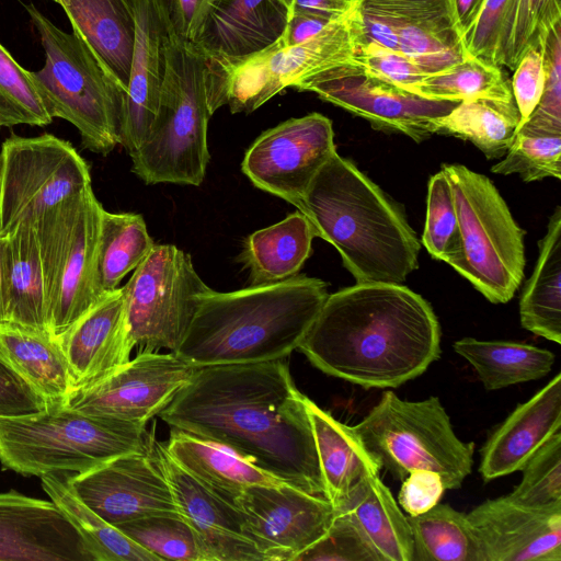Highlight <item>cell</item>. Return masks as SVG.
<instances>
[{
    "mask_svg": "<svg viewBox=\"0 0 561 561\" xmlns=\"http://www.w3.org/2000/svg\"><path fill=\"white\" fill-rule=\"evenodd\" d=\"M306 398L285 359L204 366L158 416L327 499Z\"/></svg>",
    "mask_w": 561,
    "mask_h": 561,
    "instance_id": "obj_1",
    "label": "cell"
},
{
    "mask_svg": "<svg viewBox=\"0 0 561 561\" xmlns=\"http://www.w3.org/2000/svg\"><path fill=\"white\" fill-rule=\"evenodd\" d=\"M297 350L327 375L397 388L439 358L440 325L403 284H356L328 295Z\"/></svg>",
    "mask_w": 561,
    "mask_h": 561,
    "instance_id": "obj_2",
    "label": "cell"
},
{
    "mask_svg": "<svg viewBox=\"0 0 561 561\" xmlns=\"http://www.w3.org/2000/svg\"><path fill=\"white\" fill-rule=\"evenodd\" d=\"M296 207L356 284H403L419 266L421 241L402 205L336 150Z\"/></svg>",
    "mask_w": 561,
    "mask_h": 561,
    "instance_id": "obj_3",
    "label": "cell"
},
{
    "mask_svg": "<svg viewBox=\"0 0 561 561\" xmlns=\"http://www.w3.org/2000/svg\"><path fill=\"white\" fill-rule=\"evenodd\" d=\"M328 295L325 282L298 274L234 291L210 289L174 353L196 368L285 359Z\"/></svg>",
    "mask_w": 561,
    "mask_h": 561,
    "instance_id": "obj_4",
    "label": "cell"
},
{
    "mask_svg": "<svg viewBox=\"0 0 561 561\" xmlns=\"http://www.w3.org/2000/svg\"><path fill=\"white\" fill-rule=\"evenodd\" d=\"M206 56L171 28L165 42V73L157 117L141 147L130 157L131 171L146 184L198 186L210 156Z\"/></svg>",
    "mask_w": 561,
    "mask_h": 561,
    "instance_id": "obj_5",
    "label": "cell"
},
{
    "mask_svg": "<svg viewBox=\"0 0 561 561\" xmlns=\"http://www.w3.org/2000/svg\"><path fill=\"white\" fill-rule=\"evenodd\" d=\"M146 425L64 407L0 416V462L22 476L80 473L118 456L147 453Z\"/></svg>",
    "mask_w": 561,
    "mask_h": 561,
    "instance_id": "obj_6",
    "label": "cell"
},
{
    "mask_svg": "<svg viewBox=\"0 0 561 561\" xmlns=\"http://www.w3.org/2000/svg\"><path fill=\"white\" fill-rule=\"evenodd\" d=\"M26 11L46 56L31 77L48 114L71 123L84 148L108 154L119 145L124 89L80 35L58 28L33 4Z\"/></svg>",
    "mask_w": 561,
    "mask_h": 561,
    "instance_id": "obj_7",
    "label": "cell"
},
{
    "mask_svg": "<svg viewBox=\"0 0 561 561\" xmlns=\"http://www.w3.org/2000/svg\"><path fill=\"white\" fill-rule=\"evenodd\" d=\"M363 42L357 7L300 44L285 46L278 38L265 49L242 59L206 57L209 111L214 114L228 105L232 114L252 113L305 78L354 64Z\"/></svg>",
    "mask_w": 561,
    "mask_h": 561,
    "instance_id": "obj_8",
    "label": "cell"
},
{
    "mask_svg": "<svg viewBox=\"0 0 561 561\" xmlns=\"http://www.w3.org/2000/svg\"><path fill=\"white\" fill-rule=\"evenodd\" d=\"M455 199L459 240L444 262L489 301L506 304L524 277L525 230L493 182L462 164H443Z\"/></svg>",
    "mask_w": 561,
    "mask_h": 561,
    "instance_id": "obj_9",
    "label": "cell"
},
{
    "mask_svg": "<svg viewBox=\"0 0 561 561\" xmlns=\"http://www.w3.org/2000/svg\"><path fill=\"white\" fill-rule=\"evenodd\" d=\"M353 428L380 467L401 481L430 470L446 490H456L471 472L474 443L458 438L438 397L407 401L386 391Z\"/></svg>",
    "mask_w": 561,
    "mask_h": 561,
    "instance_id": "obj_10",
    "label": "cell"
},
{
    "mask_svg": "<svg viewBox=\"0 0 561 561\" xmlns=\"http://www.w3.org/2000/svg\"><path fill=\"white\" fill-rule=\"evenodd\" d=\"M104 208L92 187L35 222L44 272L48 328L59 336L104 295L96 284V248Z\"/></svg>",
    "mask_w": 561,
    "mask_h": 561,
    "instance_id": "obj_11",
    "label": "cell"
},
{
    "mask_svg": "<svg viewBox=\"0 0 561 561\" xmlns=\"http://www.w3.org/2000/svg\"><path fill=\"white\" fill-rule=\"evenodd\" d=\"M123 288L129 340L140 352H174L211 289L191 255L173 244H154Z\"/></svg>",
    "mask_w": 561,
    "mask_h": 561,
    "instance_id": "obj_12",
    "label": "cell"
},
{
    "mask_svg": "<svg viewBox=\"0 0 561 561\" xmlns=\"http://www.w3.org/2000/svg\"><path fill=\"white\" fill-rule=\"evenodd\" d=\"M90 187L89 165L70 142L50 134L7 139L0 151V236Z\"/></svg>",
    "mask_w": 561,
    "mask_h": 561,
    "instance_id": "obj_13",
    "label": "cell"
},
{
    "mask_svg": "<svg viewBox=\"0 0 561 561\" xmlns=\"http://www.w3.org/2000/svg\"><path fill=\"white\" fill-rule=\"evenodd\" d=\"M316 93L366 121L376 129L421 142L435 134V122L459 102L433 100L365 73L355 64L332 68L293 85Z\"/></svg>",
    "mask_w": 561,
    "mask_h": 561,
    "instance_id": "obj_14",
    "label": "cell"
},
{
    "mask_svg": "<svg viewBox=\"0 0 561 561\" xmlns=\"http://www.w3.org/2000/svg\"><path fill=\"white\" fill-rule=\"evenodd\" d=\"M365 41L396 49L435 73L468 57L451 0H362Z\"/></svg>",
    "mask_w": 561,
    "mask_h": 561,
    "instance_id": "obj_15",
    "label": "cell"
},
{
    "mask_svg": "<svg viewBox=\"0 0 561 561\" xmlns=\"http://www.w3.org/2000/svg\"><path fill=\"white\" fill-rule=\"evenodd\" d=\"M335 150L331 119L310 113L262 133L241 169L254 186L297 206Z\"/></svg>",
    "mask_w": 561,
    "mask_h": 561,
    "instance_id": "obj_16",
    "label": "cell"
},
{
    "mask_svg": "<svg viewBox=\"0 0 561 561\" xmlns=\"http://www.w3.org/2000/svg\"><path fill=\"white\" fill-rule=\"evenodd\" d=\"M195 369L174 352L142 351L101 380L73 390L66 407L147 425L169 405Z\"/></svg>",
    "mask_w": 561,
    "mask_h": 561,
    "instance_id": "obj_17",
    "label": "cell"
},
{
    "mask_svg": "<svg viewBox=\"0 0 561 561\" xmlns=\"http://www.w3.org/2000/svg\"><path fill=\"white\" fill-rule=\"evenodd\" d=\"M243 535L264 561H296L330 528L336 507L327 499L289 484L253 485L236 502Z\"/></svg>",
    "mask_w": 561,
    "mask_h": 561,
    "instance_id": "obj_18",
    "label": "cell"
},
{
    "mask_svg": "<svg viewBox=\"0 0 561 561\" xmlns=\"http://www.w3.org/2000/svg\"><path fill=\"white\" fill-rule=\"evenodd\" d=\"M69 481L77 495L114 526L148 515L179 513L150 450L118 456L88 471L70 473Z\"/></svg>",
    "mask_w": 561,
    "mask_h": 561,
    "instance_id": "obj_19",
    "label": "cell"
},
{
    "mask_svg": "<svg viewBox=\"0 0 561 561\" xmlns=\"http://www.w3.org/2000/svg\"><path fill=\"white\" fill-rule=\"evenodd\" d=\"M135 42L125 90L119 145L131 157L148 138L158 114L165 73L170 21L162 0H131Z\"/></svg>",
    "mask_w": 561,
    "mask_h": 561,
    "instance_id": "obj_20",
    "label": "cell"
},
{
    "mask_svg": "<svg viewBox=\"0 0 561 561\" xmlns=\"http://www.w3.org/2000/svg\"><path fill=\"white\" fill-rule=\"evenodd\" d=\"M1 561H94L82 536L53 501L0 492Z\"/></svg>",
    "mask_w": 561,
    "mask_h": 561,
    "instance_id": "obj_21",
    "label": "cell"
},
{
    "mask_svg": "<svg viewBox=\"0 0 561 561\" xmlns=\"http://www.w3.org/2000/svg\"><path fill=\"white\" fill-rule=\"evenodd\" d=\"M467 517L485 561H561V507L531 508L502 496Z\"/></svg>",
    "mask_w": 561,
    "mask_h": 561,
    "instance_id": "obj_22",
    "label": "cell"
},
{
    "mask_svg": "<svg viewBox=\"0 0 561 561\" xmlns=\"http://www.w3.org/2000/svg\"><path fill=\"white\" fill-rule=\"evenodd\" d=\"M149 450L168 481L179 513L202 538L213 561H264L243 535L244 520L237 506L183 470L152 435Z\"/></svg>",
    "mask_w": 561,
    "mask_h": 561,
    "instance_id": "obj_23",
    "label": "cell"
},
{
    "mask_svg": "<svg viewBox=\"0 0 561 561\" xmlns=\"http://www.w3.org/2000/svg\"><path fill=\"white\" fill-rule=\"evenodd\" d=\"M57 339L73 390L101 380L129 362L134 346L128 335L124 288L105 294Z\"/></svg>",
    "mask_w": 561,
    "mask_h": 561,
    "instance_id": "obj_24",
    "label": "cell"
},
{
    "mask_svg": "<svg viewBox=\"0 0 561 561\" xmlns=\"http://www.w3.org/2000/svg\"><path fill=\"white\" fill-rule=\"evenodd\" d=\"M561 431V374L519 404L481 448L484 481L520 471L528 459Z\"/></svg>",
    "mask_w": 561,
    "mask_h": 561,
    "instance_id": "obj_25",
    "label": "cell"
},
{
    "mask_svg": "<svg viewBox=\"0 0 561 561\" xmlns=\"http://www.w3.org/2000/svg\"><path fill=\"white\" fill-rule=\"evenodd\" d=\"M293 0H222L197 45L207 58L238 60L276 42L284 33Z\"/></svg>",
    "mask_w": 561,
    "mask_h": 561,
    "instance_id": "obj_26",
    "label": "cell"
},
{
    "mask_svg": "<svg viewBox=\"0 0 561 561\" xmlns=\"http://www.w3.org/2000/svg\"><path fill=\"white\" fill-rule=\"evenodd\" d=\"M163 445L183 470L234 506L249 486L287 484L232 449L179 430Z\"/></svg>",
    "mask_w": 561,
    "mask_h": 561,
    "instance_id": "obj_27",
    "label": "cell"
},
{
    "mask_svg": "<svg viewBox=\"0 0 561 561\" xmlns=\"http://www.w3.org/2000/svg\"><path fill=\"white\" fill-rule=\"evenodd\" d=\"M306 408L316 440L327 500L345 504L369 477L379 474V462L368 453L353 426L341 423L308 397Z\"/></svg>",
    "mask_w": 561,
    "mask_h": 561,
    "instance_id": "obj_28",
    "label": "cell"
},
{
    "mask_svg": "<svg viewBox=\"0 0 561 561\" xmlns=\"http://www.w3.org/2000/svg\"><path fill=\"white\" fill-rule=\"evenodd\" d=\"M7 324L50 332L35 225L22 221L3 237Z\"/></svg>",
    "mask_w": 561,
    "mask_h": 561,
    "instance_id": "obj_29",
    "label": "cell"
},
{
    "mask_svg": "<svg viewBox=\"0 0 561 561\" xmlns=\"http://www.w3.org/2000/svg\"><path fill=\"white\" fill-rule=\"evenodd\" d=\"M53 1L62 7L72 31L91 46L125 91L136 28L131 0Z\"/></svg>",
    "mask_w": 561,
    "mask_h": 561,
    "instance_id": "obj_30",
    "label": "cell"
},
{
    "mask_svg": "<svg viewBox=\"0 0 561 561\" xmlns=\"http://www.w3.org/2000/svg\"><path fill=\"white\" fill-rule=\"evenodd\" d=\"M0 357L44 400L46 408L67 404L73 391L72 379L58 339L50 332L2 325Z\"/></svg>",
    "mask_w": 561,
    "mask_h": 561,
    "instance_id": "obj_31",
    "label": "cell"
},
{
    "mask_svg": "<svg viewBox=\"0 0 561 561\" xmlns=\"http://www.w3.org/2000/svg\"><path fill=\"white\" fill-rule=\"evenodd\" d=\"M313 230L301 211L250 234L241 260L250 272L251 285H267L299 273L312 252Z\"/></svg>",
    "mask_w": 561,
    "mask_h": 561,
    "instance_id": "obj_32",
    "label": "cell"
},
{
    "mask_svg": "<svg viewBox=\"0 0 561 561\" xmlns=\"http://www.w3.org/2000/svg\"><path fill=\"white\" fill-rule=\"evenodd\" d=\"M336 508L351 517L380 561H412L413 540L408 518L379 474L367 478Z\"/></svg>",
    "mask_w": 561,
    "mask_h": 561,
    "instance_id": "obj_33",
    "label": "cell"
},
{
    "mask_svg": "<svg viewBox=\"0 0 561 561\" xmlns=\"http://www.w3.org/2000/svg\"><path fill=\"white\" fill-rule=\"evenodd\" d=\"M523 328L561 343V206L550 217L539 255L519 300Z\"/></svg>",
    "mask_w": 561,
    "mask_h": 561,
    "instance_id": "obj_34",
    "label": "cell"
},
{
    "mask_svg": "<svg viewBox=\"0 0 561 561\" xmlns=\"http://www.w3.org/2000/svg\"><path fill=\"white\" fill-rule=\"evenodd\" d=\"M454 350L470 363L486 390L540 379L550 373L556 358L550 351L530 344L473 337L456 341Z\"/></svg>",
    "mask_w": 561,
    "mask_h": 561,
    "instance_id": "obj_35",
    "label": "cell"
},
{
    "mask_svg": "<svg viewBox=\"0 0 561 561\" xmlns=\"http://www.w3.org/2000/svg\"><path fill=\"white\" fill-rule=\"evenodd\" d=\"M70 472L41 476L42 488L84 539L94 561H157L147 551L92 511L75 492Z\"/></svg>",
    "mask_w": 561,
    "mask_h": 561,
    "instance_id": "obj_36",
    "label": "cell"
},
{
    "mask_svg": "<svg viewBox=\"0 0 561 561\" xmlns=\"http://www.w3.org/2000/svg\"><path fill=\"white\" fill-rule=\"evenodd\" d=\"M522 118L512 100L472 99L459 102L435 122V134L471 141L488 159L506 154Z\"/></svg>",
    "mask_w": 561,
    "mask_h": 561,
    "instance_id": "obj_37",
    "label": "cell"
},
{
    "mask_svg": "<svg viewBox=\"0 0 561 561\" xmlns=\"http://www.w3.org/2000/svg\"><path fill=\"white\" fill-rule=\"evenodd\" d=\"M153 240L140 214L102 210L96 248V284L105 295L147 257Z\"/></svg>",
    "mask_w": 561,
    "mask_h": 561,
    "instance_id": "obj_38",
    "label": "cell"
},
{
    "mask_svg": "<svg viewBox=\"0 0 561 561\" xmlns=\"http://www.w3.org/2000/svg\"><path fill=\"white\" fill-rule=\"evenodd\" d=\"M407 518L413 540L412 561H485L467 514L437 503Z\"/></svg>",
    "mask_w": 561,
    "mask_h": 561,
    "instance_id": "obj_39",
    "label": "cell"
},
{
    "mask_svg": "<svg viewBox=\"0 0 561 561\" xmlns=\"http://www.w3.org/2000/svg\"><path fill=\"white\" fill-rule=\"evenodd\" d=\"M413 93L433 100L472 99L512 100L511 82L502 67L478 57L468 56L454 66L426 77Z\"/></svg>",
    "mask_w": 561,
    "mask_h": 561,
    "instance_id": "obj_40",
    "label": "cell"
},
{
    "mask_svg": "<svg viewBox=\"0 0 561 561\" xmlns=\"http://www.w3.org/2000/svg\"><path fill=\"white\" fill-rule=\"evenodd\" d=\"M116 527L159 560L213 561L202 538L180 513L148 515Z\"/></svg>",
    "mask_w": 561,
    "mask_h": 561,
    "instance_id": "obj_41",
    "label": "cell"
},
{
    "mask_svg": "<svg viewBox=\"0 0 561 561\" xmlns=\"http://www.w3.org/2000/svg\"><path fill=\"white\" fill-rule=\"evenodd\" d=\"M560 22V0H512L502 28L499 65L513 71L523 55L542 45Z\"/></svg>",
    "mask_w": 561,
    "mask_h": 561,
    "instance_id": "obj_42",
    "label": "cell"
},
{
    "mask_svg": "<svg viewBox=\"0 0 561 561\" xmlns=\"http://www.w3.org/2000/svg\"><path fill=\"white\" fill-rule=\"evenodd\" d=\"M496 174H519L524 182L561 179V133L522 125L504 158L491 168Z\"/></svg>",
    "mask_w": 561,
    "mask_h": 561,
    "instance_id": "obj_43",
    "label": "cell"
},
{
    "mask_svg": "<svg viewBox=\"0 0 561 561\" xmlns=\"http://www.w3.org/2000/svg\"><path fill=\"white\" fill-rule=\"evenodd\" d=\"M31 71L24 69L0 44V127L51 123Z\"/></svg>",
    "mask_w": 561,
    "mask_h": 561,
    "instance_id": "obj_44",
    "label": "cell"
},
{
    "mask_svg": "<svg viewBox=\"0 0 561 561\" xmlns=\"http://www.w3.org/2000/svg\"><path fill=\"white\" fill-rule=\"evenodd\" d=\"M520 483L506 495L531 508L561 507V431L552 435L525 463Z\"/></svg>",
    "mask_w": 561,
    "mask_h": 561,
    "instance_id": "obj_45",
    "label": "cell"
},
{
    "mask_svg": "<svg viewBox=\"0 0 561 561\" xmlns=\"http://www.w3.org/2000/svg\"><path fill=\"white\" fill-rule=\"evenodd\" d=\"M459 240L458 216L450 184L443 170L427 186L426 219L421 243L438 261L454 251Z\"/></svg>",
    "mask_w": 561,
    "mask_h": 561,
    "instance_id": "obj_46",
    "label": "cell"
},
{
    "mask_svg": "<svg viewBox=\"0 0 561 561\" xmlns=\"http://www.w3.org/2000/svg\"><path fill=\"white\" fill-rule=\"evenodd\" d=\"M296 561H380L363 533L343 511L336 508L334 519L316 543Z\"/></svg>",
    "mask_w": 561,
    "mask_h": 561,
    "instance_id": "obj_47",
    "label": "cell"
},
{
    "mask_svg": "<svg viewBox=\"0 0 561 561\" xmlns=\"http://www.w3.org/2000/svg\"><path fill=\"white\" fill-rule=\"evenodd\" d=\"M354 64L365 73L410 92L432 75L400 51L370 41L362 43Z\"/></svg>",
    "mask_w": 561,
    "mask_h": 561,
    "instance_id": "obj_48",
    "label": "cell"
},
{
    "mask_svg": "<svg viewBox=\"0 0 561 561\" xmlns=\"http://www.w3.org/2000/svg\"><path fill=\"white\" fill-rule=\"evenodd\" d=\"M546 83L541 99L523 124L529 128L561 133V22L543 42Z\"/></svg>",
    "mask_w": 561,
    "mask_h": 561,
    "instance_id": "obj_49",
    "label": "cell"
},
{
    "mask_svg": "<svg viewBox=\"0 0 561 561\" xmlns=\"http://www.w3.org/2000/svg\"><path fill=\"white\" fill-rule=\"evenodd\" d=\"M511 2L512 0H484L477 20L463 37L468 56L499 65L501 34Z\"/></svg>",
    "mask_w": 561,
    "mask_h": 561,
    "instance_id": "obj_50",
    "label": "cell"
},
{
    "mask_svg": "<svg viewBox=\"0 0 561 561\" xmlns=\"http://www.w3.org/2000/svg\"><path fill=\"white\" fill-rule=\"evenodd\" d=\"M546 83L543 44L529 48L513 70L511 88L522 125L537 107Z\"/></svg>",
    "mask_w": 561,
    "mask_h": 561,
    "instance_id": "obj_51",
    "label": "cell"
},
{
    "mask_svg": "<svg viewBox=\"0 0 561 561\" xmlns=\"http://www.w3.org/2000/svg\"><path fill=\"white\" fill-rule=\"evenodd\" d=\"M45 408L44 400L0 357V416L30 415Z\"/></svg>",
    "mask_w": 561,
    "mask_h": 561,
    "instance_id": "obj_52",
    "label": "cell"
},
{
    "mask_svg": "<svg viewBox=\"0 0 561 561\" xmlns=\"http://www.w3.org/2000/svg\"><path fill=\"white\" fill-rule=\"evenodd\" d=\"M222 0H162L174 34L197 43L210 15Z\"/></svg>",
    "mask_w": 561,
    "mask_h": 561,
    "instance_id": "obj_53",
    "label": "cell"
},
{
    "mask_svg": "<svg viewBox=\"0 0 561 561\" xmlns=\"http://www.w3.org/2000/svg\"><path fill=\"white\" fill-rule=\"evenodd\" d=\"M444 491L445 485L437 472L416 470L402 480L398 502L409 515L416 516L435 506Z\"/></svg>",
    "mask_w": 561,
    "mask_h": 561,
    "instance_id": "obj_54",
    "label": "cell"
},
{
    "mask_svg": "<svg viewBox=\"0 0 561 561\" xmlns=\"http://www.w3.org/2000/svg\"><path fill=\"white\" fill-rule=\"evenodd\" d=\"M332 20L322 15L294 12L289 14L286 28L279 37L285 46L300 44L321 30H323Z\"/></svg>",
    "mask_w": 561,
    "mask_h": 561,
    "instance_id": "obj_55",
    "label": "cell"
},
{
    "mask_svg": "<svg viewBox=\"0 0 561 561\" xmlns=\"http://www.w3.org/2000/svg\"><path fill=\"white\" fill-rule=\"evenodd\" d=\"M362 0H293L290 13L307 12L330 20L339 19L359 5Z\"/></svg>",
    "mask_w": 561,
    "mask_h": 561,
    "instance_id": "obj_56",
    "label": "cell"
},
{
    "mask_svg": "<svg viewBox=\"0 0 561 561\" xmlns=\"http://www.w3.org/2000/svg\"><path fill=\"white\" fill-rule=\"evenodd\" d=\"M484 0H451L455 19L463 37L477 20Z\"/></svg>",
    "mask_w": 561,
    "mask_h": 561,
    "instance_id": "obj_57",
    "label": "cell"
},
{
    "mask_svg": "<svg viewBox=\"0 0 561 561\" xmlns=\"http://www.w3.org/2000/svg\"><path fill=\"white\" fill-rule=\"evenodd\" d=\"M7 324L5 280L3 266V237L0 236V327Z\"/></svg>",
    "mask_w": 561,
    "mask_h": 561,
    "instance_id": "obj_58",
    "label": "cell"
}]
</instances>
